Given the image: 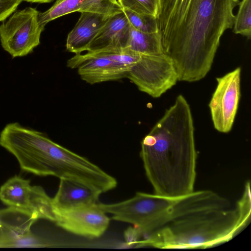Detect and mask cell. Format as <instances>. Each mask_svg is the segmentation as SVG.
I'll return each mask as SVG.
<instances>
[{"mask_svg": "<svg viewBox=\"0 0 251 251\" xmlns=\"http://www.w3.org/2000/svg\"><path fill=\"white\" fill-rule=\"evenodd\" d=\"M84 0H56L47 10L39 13V24L45 26L48 23L67 14L78 12Z\"/></svg>", "mask_w": 251, "mask_h": 251, "instance_id": "16", "label": "cell"}, {"mask_svg": "<svg viewBox=\"0 0 251 251\" xmlns=\"http://www.w3.org/2000/svg\"><path fill=\"white\" fill-rule=\"evenodd\" d=\"M39 13L35 8L26 7L0 25L1 45L12 57L25 56L40 44L45 26L39 24Z\"/></svg>", "mask_w": 251, "mask_h": 251, "instance_id": "5", "label": "cell"}, {"mask_svg": "<svg viewBox=\"0 0 251 251\" xmlns=\"http://www.w3.org/2000/svg\"><path fill=\"white\" fill-rule=\"evenodd\" d=\"M101 193L82 183L60 179L58 190L52 198L54 209L67 210L91 206L98 203Z\"/></svg>", "mask_w": 251, "mask_h": 251, "instance_id": "12", "label": "cell"}, {"mask_svg": "<svg viewBox=\"0 0 251 251\" xmlns=\"http://www.w3.org/2000/svg\"><path fill=\"white\" fill-rule=\"evenodd\" d=\"M79 12H88L110 17L122 12L116 0H84Z\"/></svg>", "mask_w": 251, "mask_h": 251, "instance_id": "18", "label": "cell"}, {"mask_svg": "<svg viewBox=\"0 0 251 251\" xmlns=\"http://www.w3.org/2000/svg\"><path fill=\"white\" fill-rule=\"evenodd\" d=\"M124 237L126 244L128 246L136 245L140 241L141 235L137 228L129 227L124 232Z\"/></svg>", "mask_w": 251, "mask_h": 251, "instance_id": "22", "label": "cell"}, {"mask_svg": "<svg viewBox=\"0 0 251 251\" xmlns=\"http://www.w3.org/2000/svg\"><path fill=\"white\" fill-rule=\"evenodd\" d=\"M140 156L154 194L177 198L194 191V126L190 105L182 95L143 139Z\"/></svg>", "mask_w": 251, "mask_h": 251, "instance_id": "2", "label": "cell"}, {"mask_svg": "<svg viewBox=\"0 0 251 251\" xmlns=\"http://www.w3.org/2000/svg\"><path fill=\"white\" fill-rule=\"evenodd\" d=\"M130 25L136 29L148 33L158 31L156 19L147 15H141L127 9H122Z\"/></svg>", "mask_w": 251, "mask_h": 251, "instance_id": "20", "label": "cell"}, {"mask_svg": "<svg viewBox=\"0 0 251 251\" xmlns=\"http://www.w3.org/2000/svg\"><path fill=\"white\" fill-rule=\"evenodd\" d=\"M70 68H77L80 78L94 84L127 77L130 69L98 53L76 54L67 61Z\"/></svg>", "mask_w": 251, "mask_h": 251, "instance_id": "10", "label": "cell"}, {"mask_svg": "<svg viewBox=\"0 0 251 251\" xmlns=\"http://www.w3.org/2000/svg\"><path fill=\"white\" fill-rule=\"evenodd\" d=\"M127 77L140 91L154 98L160 97L178 81L174 64L164 53L140 54L139 60L130 68Z\"/></svg>", "mask_w": 251, "mask_h": 251, "instance_id": "6", "label": "cell"}, {"mask_svg": "<svg viewBox=\"0 0 251 251\" xmlns=\"http://www.w3.org/2000/svg\"><path fill=\"white\" fill-rule=\"evenodd\" d=\"M38 219L36 214L26 209L9 206L0 209V247L42 246L31 231Z\"/></svg>", "mask_w": 251, "mask_h": 251, "instance_id": "9", "label": "cell"}, {"mask_svg": "<svg viewBox=\"0 0 251 251\" xmlns=\"http://www.w3.org/2000/svg\"><path fill=\"white\" fill-rule=\"evenodd\" d=\"M238 0H160L156 19L163 52L178 80L195 82L210 70L221 37L233 27Z\"/></svg>", "mask_w": 251, "mask_h": 251, "instance_id": "1", "label": "cell"}, {"mask_svg": "<svg viewBox=\"0 0 251 251\" xmlns=\"http://www.w3.org/2000/svg\"><path fill=\"white\" fill-rule=\"evenodd\" d=\"M241 71L238 67L216 78L217 87L208 106L214 127L220 132L232 129L241 97Z\"/></svg>", "mask_w": 251, "mask_h": 251, "instance_id": "7", "label": "cell"}, {"mask_svg": "<svg viewBox=\"0 0 251 251\" xmlns=\"http://www.w3.org/2000/svg\"><path fill=\"white\" fill-rule=\"evenodd\" d=\"M75 25L69 32L66 40V50L76 54L86 51L100 29L109 18L88 12H81Z\"/></svg>", "mask_w": 251, "mask_h": 251, "instance_id": "13", "label": "cell"}, {"mask_svg": "<svg viewBox=\"0 0 251 251\" xmlns=\"http://www.w3.org/2000/svg\"><path fill=\"white\" fill-rule=\"evenodd\" d=\"M251 206L238 201L236 208L203 211L174 220L141 239L136 247L206 249L228 242L250 220Z\"/></svg>", "mask_w": 251, "mask_h": 251, "instance_id": "3", "label": "cell"}, {"mask_svg": "<svg viewBox=\"0 0 251 251\" xmlns=\"http://www.w3.org/2000/svg\"><path fill=\"white\" fill-rule=\"evenodd\" d=\"M235 16L233 27L234 33L248 39L251 36V0H242Z\"/></svg>", "mask_w": 251, "mask_h": 251, "instance_id": "17", "label": "cell"}, {"mask_svg": "<svg viewBox=\"0 0 251 251\" xmlns=\"http://www.w3.org/2000/svg\"><path fill=\"white\" fill-rule=\"evenodd\" d=\"M176 200V198L138 192L133 197L120 202L97 205L111 215L113 220L132 224L140 233L141 240L166 218Z\"/></svg>", "mask_w": 251, "mask_h": 251, "instance_id": "4", "label": "cell"}, {"mask_svg": "<svg viewBox=\"0 0 251 251\" xmlns=\"http://www.w3.org/2000/svg\"><path fill=\"white\" fill-rule=\"evenodd\" d=\"M27 2H37V3H48L53 0H24Z\"/></svg>", "mask_w": 251, "mask_h": 251, "instance_id": "23", "label": "cell"}, {"mask_svg": "<svg viewBox=\"0 0 251 251\" xmlns=\"http://www.w3.org/2000/svg\"><path fill=\"white\" fill-rule=\"evenodd\" d=\"M122 9L157 19L160 0H116Z\"/></svg>", "mask_w": 251, "mask_h": 251, "instance_id": "19", "label": "cell"}, {"mask_svg": "<svg viewBox=\"0 0 251 251\" xmlns=\"http://www.w3.org/2000/svg\"><path fill=\"white\" fill-rule=\"evenodd\" d=\"M130 23L123 12L110 17L100 29L86 51L93 53L117 51L127 47Z\"/></svg>", "mask_w": 251, "mask_h": 251, "instance_id": "11", "label": "cell"}, {"mask_svg": "<svg viewBox=\"0 0 251 251\" xmlns=\"http://www.w3.org/2000/svg\"><path fill=\"white\" fill-rule=\"evenodd\" d=\"M126 48L133 52L143 55L164 53L159 31L151 33L144 32L136 29L131 25Z\"/></svg>", "mask_w": 251, "mask_h": 251, "instance_id": "15", "label": "cell"}, {"mask_svg": "<svg viewBox=\"0 0 251 251\" xmlns=\"http://www.w3.org/2000/svg\"><path fill=\"white\" fill-rule=\"evenodd\" d=\"M33 188L29 180L15 176L0 188V200L9 206L29 210Z\"/></svg>", "mask_w": 251, "mask_h": 251, "instance_id": "14", "label": "cell"}, {"mask_svg": "<svg viewBox=\"0 0 251 251\" xmlns=\"http://www.w3.org/2000/svg\"><path fill=\"white\" fill-rule=\"evenodd\" d=\"M97 203L67 210L53 208V222L73 234L89 238H98L107 229L110 220Z\"/></svg>", "mask_w": 251, "mask_h": 251, "instance_id": "8", "label": "cell"}, {"mask_svg": "<svg viewBox=\"0 0 251 251\" xmlns=\"http://www.w3.org/2000/svg\"><path fill=\"white\" fill-rule=\"evenodd\" d=\"M24 0H0V22L12 15Z\"/></svg>", "mask_w": 251, "mask_h": 251, "instance_id": "21", "label": "cell"}]
</instances>
